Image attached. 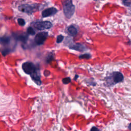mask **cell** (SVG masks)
Listing matches in <instances>:
<instances>
[{"mask_svg":"<svg viewBox=\"0 0 131 131\" xmlns=\"http://www.w3.org/2000/svg\"><path fill=\"white\" fill-rule=\"evenodd\" d=\"M16 37L18 40L24 43H26L27 42V41L28 40V36L24 33L21 34H18L16 36Z\"/></svg>","mask_w":131,"mask_h":131,"instance_id":"cell-11","label":"cell"},{"mask_svg":"<svg viewBox=\"0 0 131 131\" xmlns=\"http://www.w3.org/2000/svg\"><path fill=\"white\" fill-rule=\"evenodd\" d=\"M112 78L113 79V84H116L118 83L121 82L124 78L123 74L119 72H115L112 73Z\"/></svg>","mask_w":131,"mask_h":131,"instance_id":"cell-6","label":"cell"},{"mask_svg":"<svg viewBox=\"0 0 131 131\" xmlns=\"http://www.w3.org/2000/svg\"><path fill=\"white\" fill-rule=\"evenodd\" d=\"M48 36V33L47 32H42L37 34L34 38L35 43L37 45H43Z\"/></svg>","mask_w":131,"mask_h":131,"instance_id":"cell-5","label":"cell"},{"mask_svg":"<svg viewBox=\"0 0 131 131\" xmlns=\"http://www.w3.org/2000/svg\"><path fill=\"white\" fill-rule=\"evenodd\" d=\"M63 38H64V37L63 35H59L57 36V41H56V42L57 43H60L62 42V41L63 40Z\"/></svg>","mask_w":131,"mask_h":131,"instance_id":"cell-15","label":"cell"},{"mask_svg":"<svg viewBox=\"0 0 131 131\" xmlns=\"http://www.w3.org/2000/svg\"><path fill=\"white\" fill-rule=\"evenodd\" d=\"M130 124H129V129H130Z\"/></svg>","mask_w":131,"mask_h":131,"instance_id":"cell-21","label":"cell"},{"mask_svg":"<svg viewBox=\"0 0 131 131\" xmlns=\"http://www.w3.org/2000/svg\"><path fill=\"white\" fill-rule=\"evenodd\" d=\"M22 68L26 74L30 75L37 71L35 65L31 62H26L24 63L22 65Z\"/></svg>","mask_w":131,"mask_h":131,"instance_id":"cell-4","label":"cell"},{"mask_svg":"<svg viewBox=\"0 0 131 131\" xmlns=\"http://www.w3.org/2000/svg\"><path fill=\"white\" fill-rule=\"evenodd\" d=\"M33 26L38 30H43L51 28L52 24L49 21H37L33 24Z\"/></svg>","mask_w":131,"mask_h":131,"instance_id":"cell-3","label":"cell"},{"mask_svg":"<svg viewBox=\"0 0 131 131\" xmlns=\"http://www.w3.org/2000/svg\"><path fill=\"white\" fill-rule=\"evenodd\" d=\"M27 32L29 35H33L35 33V32L34 29H33V28L31 27H29L28 28Z\"/></svg>","mask_w":131,"mask_h":131,"instance_id":"cell-13","label":"cell"},{"mask_svg":"<svg viewBox=\"0 0 131 131\" xmlns=\"http://www.w3.org/2000/svg\"><path fill=\"white\" fill-rule=\"evenodd\" d=\"M90 131H99V129L98 128H97L96 127L94 126L91 129Z\"/></svg>","mask_w":131,"mask_h":131,"instance_id":"cell-19","label":"cell"},{"mask_svg":"<svg viewBox=\"0 0 131 131\" xmlns=\"http://www.w3.org/2000/svg\"><path fill=\"white\" fill-rule=\"evenodd\" d=\"M58 10L55 7H50L44 10L42 12V17L43 18H47L55 15Z\"/></svg>","mask_w":131,"mask_h":131,"instance_id":"cell-7","label":"cell"},{"mask_svg":"<svg viewBox=\"0 0 131 131\" xmlns=\"http://www.w3.org/2000/svg\"><path fill=\"white\" fill-rule=\"evenodd\" d=\"M62 81L64 84H68L69 83H70L71 82V79L70 77L64 78L62 79Z\"/></svg>","mask_w":131,"mask_h":131,"instance_id":"cell-14","label":"cell"},{"mask_svg":"<svg viewBox=\"0 0 131 131\" xmlns=\"http://www.w3.org/2000/svg\"><path fill=\"white\" fill-rule=\"evenodd\" d=\"M31 131H33V130H31Z\"/></svg>","mask_w":131,"mask_h":131,"instance_id":"cell-22","label":"cell"},{"mask_svg":"<svg viewBox=\"0 0 131 131\" xmlns=\"http://www.w3.org/2000/svg\"><path fill=\"white\" fill-rule=\"evenodd\" d=\"M122 2L124 5L127 6H130L131 2L130 1H123Z\"/></svg>","mask_w":131,"mask_h":131,"instance_id":"cell-18","label":"cell"},{"mask_svg":"<svg viewBox=\"0 0 131 131\" xmlns=\"http://www.w3.org/2000/svg\"><path fill=\"white\" fill-rule=\"evenodd\" d=\"M11 42V38L9 36H3L0 38V44L4 46H8Z\"/></svg>","mask_w":131,"mask_h":131,"instance_id":"cell-9","label":"cell"},{"mask_svg":"<svg viewBox=\"0 0 131 131\" xmlns=\"http://www.w3.org/2000/svg\"><path fill=\"white\" fill-rule=\"evenodd\" d=\"M18 24H19L20 26H24L25 24V22L24 20L23 19H21V18L19 19L18 20Z\"/></svg>","mask_w":131,"mask_h":131,"instance_id":"cell-17","label":"cell"},{"mask_svg":"<svg viewBox=\"0 0 131 131\" xmlns=\"http://www.w3.org/2000/svg\"><path fill=\"white\" fill-rule=\"evenodd\" d=\"M38 6L36 4H22L19 6L18 9L20 11L28 14H32L38 10Z\"/></svg>","mask_w":131,"mask_h":131,"instance_id":"cell-2","label":"cell"},{"mask_svg":"<svg viewBox=\"0 0 131 131\" xmlns=\"http://www.w3.org/2000/svg\"><path fill=\"white\" fill-rule=\"evenodd\" d=\"M91 57V55L89 54H84L83 55H82L80 56V58L81 59H89Z\"/></svg>","mask_w":131,"mask_h":131,"instance_id":"cell-16","label":"cell"},{"mask_svg":"<svg viewBox=\"0 0 131 131\" xmlns=\"http://www.w3.org/2000/svg\"><path fill=\"white\" fill-rule=\"evenodd\" d=\"M62 3L65 16L68 19L71 18L75 11V6L72 4V1H62Z\"/></svg>","mask_w":131,"mask_h":131,"instance_id":"cell-1","label":"cell"},{"mask_svg":"<svg viewBox=\"0 0 131 131\" xmlns=\"http://www.w3.org/2000/svg\"><path fill=\"white\" fill-rule=\"evenodd\" d=\"M31 77L33 81L38 85H41L42 84V82L40 78V75L38 73L37 71H36L35 73H33L31 75Z\"/></svg>","mask_w":131,"mask_h":131,"instance_id":"cell-8","label":"cell"},{"mask_svg":"<svg viewBox=\"0 0 131 131\" xmlns=\"http://www.w3.org/2000/svg\"><path fill=\"white\" fill-rule=\"evenodd\" d=\"M70 49H73L78 51H84V50H85V47L82 44H74L72 45L71 46H70L69 47Z\"/></svg>","mask_w":131,"mask_h":131,"instance_id":"cell-10","label":"cell"},{"mask_svg":"<svg viewBox=\"0 0 131 131\" xmlns=\"http://www.w3.org/2000/svg\"><path fill=\"white\" fill-rule=\"evenodd\" d=\"M78 77V75H75V78H74V80H76V79L77 78V77Z\"/></svg>","mask_w":131,"mask_h":131,"instance_id":"cell-20","label":"cell"},{"mask_svg":"<svg viewBox=\"0 0 131 131\" xmlns=\"http://www.w3.org/2000/svg\"><path fill=\"white\" fill-rule=\"evenodd\" d=\"M68 31L71 36H75L77 33V30L76 28L73 25L70 26L68 28Z\"/></svg>","mask_w":131,"mask_h":131,"instance_id":"cell-12","label":"cell"}]
</instances>
